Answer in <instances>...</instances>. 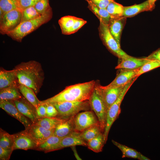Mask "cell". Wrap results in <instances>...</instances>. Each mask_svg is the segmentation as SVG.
I'll return each mask as SVG.
<instances>
[{
  "instance_id": "obj_42",
  "label": "cell",
  "mask_w": 160,
  "mask_h": 160,
  "mask_svg": "<svg viewBox=\"0 0 160 160\" xmlns=\"http://www.w3.org/2000/svg\"><path fill=\"white\" fill-rule=\"evenodd\" d=\"M36 112L38 119L46 117V105L41 104L36 108Z\"/></svg>"
},
{
  "instance_id": "obj_16",
  "label": "cell",
  "mask_w": 160,
  "mask_h": 160,
  "mask_svg": "<svg viewBox=\"0 0 160 160\" xmlns=\"http://www.w3.org/2000/svg\"><path fill=\"white\" fill-rule=\"evenodd\" d=\"M151 60L145 58H138L130 56L126 59H121V61L115 67L116 69L135 70L140 68Z\"/></svg>"
},
{
  "instance_id": "obj_25",
  "label": "cell",
  "mask_w": 160,
  "mask_h": 160,
  "mask_svg": "<svg viewBox=\"0 0 160 160\" xmlns=\"http://www.w3.org/2000/svg\"><path fill=\"white\" fill-rule=\"evenodd\" d=\"M18 87L23 96L35 108L41 104V101L39 100L34 92L31 89L25 85L19 83Z\"/></svg>"
},
{
  "instance_id": "obj_39",
  "label": "cell",
  "mask_w": 160,
  "mask_h": 160,
  "mask_svg": "<svg viewBox=\"0 0 160 160\" xmlns=\"http://www.w3.org/2000/svg\"><path fill=\"white\" fill-rule=\"evenodd\" d=\"M45 104L46 105V117H56L58 115V112L55 108L51 104Z\"/></svg>"
},
{
  "instance_id": "obj_41",
  "label": "cell",
  "mask_w": 160,
  "mask_h": 160,
  "mask_svg": "<svg viewBox=\"0 0 160 160\" xmlns=\"http://www.w3.org/2000/svg\"><path fill=\"white\" fill-rule=\"evenodd\" d=\"M87 22V21L84 19L76 17L74 24L72 30L71 34L76 32Z\"/></svg>"
},
{
  "instance_id": "obj_23",
  "label": "cell",
  "mask_w": 160,
  "mask_h": 160,
  "mask_svg": "<svg viewBox=\"0 0 160 160\" xmlns=\"http://www.w3.org/2000/svg\"><path fill=\"white\" fill-rule=\"evenodd\" d=\"M18 85L16 83L0 90V100H14L21 98L23 96L18 87Z\"/></svg>"
},
{
  "instance_id": "obj_8",
  "label": "cell",
  "mask_w": 160,
  "mask_h": 160,
  "mask_svg": "<svg viewBox=\"0 0 160 160\" xmlns=\"http://www.w3.org/2000/svg\"><path fill=\"white\" fill-rule=\"evenodd\" d=\"M22 11L15 9L4 13L0 17V32L7 34L14 30L21 23Z\"/></svg>"
},
{
  "instance_id": "obj_1",
  "label": "cell",
  "mask_w": 160,
  "mask_h": 160,
  "mask_svg": "<svg viewBox=\"0 0 160 160\" xmlns=\"http://www.w3.org/2000/svg\"><path fill=\"white\" fill-rule=\"evenodd\" d=\"M13 69L18 83L29 87L37 95L44 79V71L41 64L35 60L23 62L15 66Z\"/></svg>"
},
{
  "instance_id": "obj_28",
  "label": "cell",
  "mask_w": 160,
  "mask_h": 160,
  "mask_svg": "<svg viewBox=\"0 0 160 160\" xmlns=\"http://www.w3.org/2000/svg\"><path fill=\"white\" fill-rule=\"evenodd\" d=\"M63 120L57 117H45L39 119L34 124L39 125L46 129H55L57 125Z\"/></svg>"
},
{
  "instance_id": "obj_37",
  "label": "cell",
  "mask_w": 160,
  "mask_h": 160,
  "mask_svg": "<svg viewBox=\"0 0 160 160\" xmlns=\"http://www.w3.org/2000/svg\"><path fill=\"white\" fill-rule=\"evenodd\" d=\"M40 0H18L19 7L23 11L29 7L34 6Z\"/></svg>"
},
{
  "instance_id": "obj_6",
  "label": "cell",
  "mask_w": 160,
  "mask_h": 160,
  "mask_svg": "<svg viewBox=\"0 0 160 160\" xmlns=\"http://www.w3.org/2000/svg\"><path fill=\"white\" fill-rule=\"evenodd\" d=\"M138 77L133 78L124 87L120 95L108 109L107 114L106 126L103 133L104 141L106 143L111 128L121 112V102L125 95L132 85Z\"/></svg>"
},
{
  "instance_id": "obj_13",
  "label": "cell",
  "mask_w": 160,
  "mask_h": 160,
  "mask_svg": "<svg viewBox=\"0 0 160 160\" xmlns=\"http://www.w3.org/2000/svg\"><path fill=\"white\" fill-rule=\"evenodd\" d=\"M54 130H47L39 125L32 124L25 130L38 146L53 135Z\"/></svg>"
},
{
  "instance_id": "obj_17",
  "label": "cell",
  "mask_w": 160,
  "mask_h": 160,
  "mask_svg": "<svg viewBox=\"0 0 160 160\" xmlns=\"http://www.w3.org/2000/svg\"><path fill=\"white\" fill-rule=\"evenodd\" d=\"M124 87L105 88L100 85L107 111L118 99Z\"/></svg>"
},
{
  "instance_id": "obj_9",
  "label": "cell",
  "mask_w": 160,
  "mask_h": 160,
  "mask_svg": "<svg viewBox=\"0 0 160 160\" xmlns=\"http://www.w3.org/2000/svg\"><path fill=\"white\" fill-rule=\"evenodd\" d=\"M73 123L75 130L81 132L99 122L94 112L88 110L77 114L74 117Z\"/></svg>"
},
{
  "instance_id": "obj_2",
  "label": "cell",
  "mask_w": 160,
  "mask_h": 160,
  "mask_svg": "<svg viewBox=\"0 0 160 160\" xmlns=\"http://www.w3.org/2000/svg\"><path fill=\"white\" fill-rule=\"evenodd\" d=\"M96 82L92 80L69 86L54 96L41 101V104L88 100L94 89Z\"/></svg>"
},
{
  "instance_id": "obj_29",
  "label": "cell",
  "mask_w": 160,
  "mask_h": 160,
  "mask_svg": "<svg viewBox=\"0 0 160 160\" xmlns=\"http://www.w3.org/2000/svg\"><path fill=\"white\" fill-rule=\"evenodd\" d=\"M102 133L99 123L93 125L80 132L81 138L87 142Z\"/></svg>"
},
{
  "instance_id": "obj_31",
  "label": "cell",
  "mask_w": 160,
  "mask_h": 160,
  "mask_svg": "<svg viewBox=\"0 0 160 160\" xmlns=\"http://www.w3.org/2000/svg\"><path fill=\"white\" fill-rule=\"evenodd\" d=\"M14 140L12 135L0 129V147L4 149L13 148Z\"/></svg>"
},
{
  "instance_id": "obj_20",
  "label": "cell",
  "mask_w": 160,
  "mask_h": 160,
  "mask_svg": "<svg viewBox=\"0 0 160 160\" xmlns=\"http://www.w3.org/2000/svg\"><path fill=\"white\" fill-rule=\"evenodd\" d=\"M62 138L53 135L37 146L35 150L47 153L61 149L60 143Z\"/></svg>"
},
{
  "instance_id": "obj_35",
  "label": "cell",
  "mask_w": 160,
  "mask_h": 160,
  "mask_svg": "<svg viewBox=\"0 0 160 160\" xmlns=\"http://www.w3.org/2000/svg\"><path fill=\"white\" fill-rule=\"evenodd\" d=\"M160 67V62L151 60L138 68L136 77H139L141 74Z\"/></svg>"
},
{
  "instance_id": "obj_36",
  "label": "cell",
  "mask_w": 160,
  "mask_h": 160,
  "mask_svg": "<svg viewBox=\"0 0 160 160\" xmlns=\"http://www.w3.org/2000/svg\"><path fill=\"white\" fill-rule=\"evenodd\" d=\"M38 12L43 15L51 8L49 3V0H40L34 6Z\"/></svg>"
},
{
  "instance_id": "obj_38",
  "label": "cell",
  "mask_w": 160,
  "mask_h": 160,
  "mask_svg": "<svg viewBox=\"0 0 160 160\" xmlns=\"http://www.w3.org/2000/svg\"><path fill=\"white\" fill-rule=\"evenodd\" d=\"M87 2H90L97 7L106 9L108 4L114 0H85Z\"/></svg>"
},
{
  "instance_id": "obj_15",
  "label": "cell",
  "mask_w": 160,
  "mask_h": 160,
  "mask_svg": "<svg viewBox=\"0 0 160 160\" xmlns=\"http://www.w3.org/2000/svg\"><path fill=\"white\" fill-rule=\"evenodd\" d=\"M126 19L127 18L124 16L112 17L108 25L110 33L120 47L121 33L125 24Z\"/></svg>"
},
{
  "instance_id": "obj_18",
  "label": "cell",
  "mask_w": 160,
  "mask_h": 160,
  "mask_svg": "<svg viewBox=\"0 0 160 160\" xmlns=\"http://www.w3.org/2000/svg\"><path fill=\"white\" fill-rule=\"evenodd\" d=\"M60 145L62 149L76 145L87 146V142L81 138L80 132L75 130L68 136L62 138Z\"/></svg>"
},
{
  "instance_id": "obj_30",
  "label": "cell",
  "mask_w": 160,
  "mask_h": 160,
  "mask_svg": "<svg viewBox=\"0 0 160 160\" xmlns=\"http://www.w3.org/2000/svg\"><path fill=\"white\" fill-rule=\"evenodd\" d=\"M105 144L103 133H101L99 135L87 142V147L90 150L95 153L102 151Z\"/></svg>"
},
{
  "instance_id": "obj_43",
  "label": "cell",
  "mask_w": 160,
  "mask_h": 160,
  "mask_svg": "<svg viewBox=\"0 0 160 160\" xmlns=\"http://www.w3.org/2000/svg\"><path fill=\"white\" fill-rule=\"evenodd\" d=\"M146 58L148 59L160 62V48L153 52Z\"/></svg>"
},
{
  "instance_id": "obj_7",
  "label": "cell",
  "mask_w": 160,
  "mask_h": 160,
  "mask_svg": "<svg viewBox=\"0 0 160 160\" xmlns=\"http://www.w3.org/2000/svg\"><path fill=\"white\" fill-rule=\"evenodd\" d=\"M98 31L100 37L103 44L113 54L119 59H124L129 57L128 55L121 48L110 33L108 25L100 22Z\"/></svg>"
},
{
  "instance_id": "obj_3",
  "label": "cell",
  "mask_w": 160,
  "mask_h": 160,
  "mask_svg": "<svg viewBox=\"0 0 160 160\" xmlns=\"http://www.w3.org/2000/svg\"><path fill=\"white\" fill-rule=\"evenodd\" d=\"M52 8L46 13L35 19L21 22L14 30L7 35L13 39L21 42L23 38L52 18Z\"/></svg>"
},
{
  "instance_id": "obj_45",
  "label": "cell",
  "mask_w": 160,
  "mask_h": 160,
  "mask_svg": "<svg viewBox=\"0 0 160 160\" xmlns=\"http://www.w3.org/2000/svg\"><path fill=\"white\" fill-rule=\"evenodd\" d=\"M72 147V150H73V151L74 152V155L76 157V158L77 159L81 160V158H80L79 157V156L78 155V154H77V153L76 151V150L75 146L72 147Z\"/></svg>"
},
{
  "instance_id": "obj_24",
  "label": "cell",
  "mask_w": 160,
  "mask_h": 160,
  "mask_svg": "<svg viewBox=\"0 0 160 160\" xmlns=\"http://www.w3.org/2000/svg\"><path fill=\"white\" fill-rule=\"evenodd\" d=\"M88 3V8L98 18L100 22L108 25L112 17L106 9L99 8L90 2Z\"/></svg>"
},
{
  "instance_id": "obj_5",
  "label": "cell",
  "mask_w": 160,
  "mask_h": 160,
  "mask_svg": "<svg viewBox=\"0 0 160 160\" xmlns=\"http://www.w3.org/2000/svg\"><path fill=\"white\" fill-rule=\"evenodd\" d=\"M52 105L58 112L56 117L66 120L74 116L81 111L89 110L90 107L88 100L82 101H66L53 103Z\"/></svg>"
},
{
  "instance_id": "obj_14",
  "label": "cell",
  "mask_w": 160,
  "mask_h": 160,
  "mask_svg": "<svg viewBox=\"0 0 160 160\" xmlns=\"http://www.w3.org/2000/svg\"><path fill=\"white\" fill-rule=\"evenodd\" d=\"M138 69H123L110 84L106 86H103V87L107 88L125 86L133 78L136 77V75Z\"/></svg>"
},
{
  "instance_id": "obj_32",
  "label": "cell",
  "mask_w": 160,
  "mask_h": 160,
  "mask_svg": "<svg viewBox=\"0 0 160 160\" xmlns=\"http://www.w3.org/2000/svg\"><path fill=\"white\" fill-rule=\"evenodd\" d=\"M123 6L114 1L111 2L106 9L112 17H120L123 16Z\"/></svg>"
},
{
  "instance_id": "obj_33",
  "label": "cell",
  "mask_w": 160,
  "mask_h": 160,
  "mask_svg": "<svg viewBox=\"0 0 160 160\" xmlns=\"http://www.w3.org/2000/svg\"><path fill=\"white\" fill-rule=\"evenodd\" d=\"M17 9H20L18 0H0V9L4 14Z\"/></svg>"
},
{
  "instance_id": "obj_44",
  "label": "cell",
  "mask_w": 160,
  "mask_h": 160,
  "mask_svg": "<svg viewBox=\"0 0 160 160\" xmlns=\"http://www.w3.org/2000/svg\"><path fill=\"white\" fill-rule=\"evenodd\" d=\"M149 3L151 7L153 10L155 7V2L156 0H148Z\"/></svg>"
},
{
  "instance_id": "obj_40",
  "label": "cell",
  "mask_w": 160,
  "mask_h": 160,
  "mask_svg": "<svg viewBox=\"0 0 160 160\" xmlns=\"http://www.w3.org/2000/svg\"><path fill=\"white\" fill-rule=\"evenodd\" d=\"M13 150V148L4 149L0 147V160H9Z\"/></svg>"
},
{
  "instance_id": "obj_27",
  "label": "cell",
  "mask_w": 160,
  "mask_h": 160,
  "mask_svg": "<svg viewBox=\"0 0 160 160\" xmlns=\"http://www.w3.org/2000/svg\"><path fill=\"white\" fill-rule=\"evenodd\" d=\"M112 142L121 151L122 158H129L140 160L141 156L142 154L140 152L113 140H112Z\"/></svg>"
},
{
  "instance_id": "obj_19",
  "label": "cell",
  "mask_w": 160,
  "mask_h": 160,
  "mask_svg": "<svg viewBox=\"0 0 160 160\" xmlns=\"http://www.w3.org/2000/svg\"><path fill=\"white\" fill-rule=\"evenodd\" d=\"M74 116L68 119L63 120L59 123L55 129L53 135L62 138L75 131L73 123Z\"/></svg>"
},
{
  "instance_id": "obj_22",
  "label": "cell",
  "mask_w": 160,
  "mask_h": 160,
  "mask_svg": "<svg viewBox=\"0 0 160 160\" xmlns=\"http://www.w3.org/2000/svg\"><path fill=\"white\" fill-rule=\"evenodd\" d=\"M18 82L15 70L7 71L3 68L0 70V90L6 88Z\"/></svg>"
},
{
  "instance_id": "obj_34",
  "label": "cell",
  "mask_w": 160,
  "mask_h": 160,
  "mask_svg": "<svg viewBox=\"0 0 160 160\" xmlns=\"http://www.w3.org/2000/svg\"><path fill=\"white\" fill-rule=\"evenodd\" d=\"M41 15L34 6L28 7L22 11L21 22L35 19Z\"/></svg>"
},
{
  "instance_id": "obj_26",
  "label": "cell",
  "mask_w": 160,
  "mask_h": 160,
  "mask_svg": "<svg viewBox=\"0 0 160 160\" xmlns=\"http://www.w3.org/2000/svg\"><path fill=\"white\" fill-rule=\"evenodd\" d=\"M76 17L70 15L63 16L58 20L62 33L64 35L71 34V31Z\"/></svg>"
},
{
  "instance_id": "obj_10",
  "label": "cell",
  "mask_w": 160,
  "mask_h": 160,
  "mask_svg": "<svg viewBox=\"0 0 160 160\" xmlns=\"http://www.w3.org/2000/svg\"><path fill=\"white\" fill-rule=\"evenodd\" d=\"M0 107L8 114L20 121L27 129L32 124L28 119L22 114L15 105L13 100H0Z\"/></svg>"
},
{
  "instance_id": "obj_21",
  "label": "cell",
  "mask_w": 160,
  "mask_h": 160,
  "mask_svg": "<svg viewBox=\"0 0 160 160\" xmlns=\"http://www.w3.org/2000/svg\"><path fill=\"white\" fill-rule=\"evenodd\" d=\"M152 10L148 0H147L139 4L124 7L123 16L126 18L131 17L141 12Z\"/></svg>"
},
{
  "instance_id": "obj_11",
  "label": "cell",
  "mask_w": 160,
  "mask_h": 160,
  "mask_svg": "<svg viewBox=\"0 0 160 160\" xmlns=\"http://www.w3.org/2000/svg\"><path fill=\"white\" fill-rule=\"evenodd\" d=\"M12 135L14 140V150H36L37 144L25 130Z\"/></svg>"
},
{
  "instance_id": "obj_12",
  "label": "cell",
  "mask_w": 160,
  "mask_h": 160,
  "mask_svg": "<svg viewBox=\"0 0 160 160\" xmlns=\"http://www.w3.org/2000/svg\"><path fill=\"white\" fill-rule=\"evenodd\" d=\"M19 111L32 122L35 124L38 119L37 117L35 107L24 97L13 100Z\"/></svg>"
},
{
  "instance_id": "obj_4",
  "label": "cell",
  "mask_w": 160,
  "mask_h": 160,
  "mask_svg": "<svg viewBox=\"0 0 160 160\" xmlns=\"http://www.w3.org/2000/svg\"><path fill=\"white\" fill-rule=\"evenodd\" d=\"M100 85L99 83L96 81L88 101L91 109L98 118L103 133L106 126L107 111Z\"/></svg>"
}]
</instances>
